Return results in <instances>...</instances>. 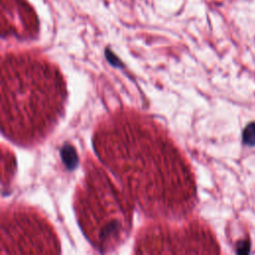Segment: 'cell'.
<instances>
[{"mask_svg": "<svg viewBox=\"0 0 255 255\" xmlns=\"http://www.w3.org/2000/svg\"><path fill=\"white\" fill-rule=\"evenodd\" d=\"M93 145L132 203L147 216L182 218L195 204L186 158L165 129L133 112H117L97 128Z\"/></svg>", "mask_w": 255, "mask_h": 255, "instance_id": "obj_1", "label": "cell"}, {"mask_svg": "<svg viewBox=\"0 0 255 255\" xmlns=\"http://www.w3.org/2000/svg\"><path fill=\"white\" fill-rule=\"evenodd\" d=\"M67 87L61 71L44 57L10 53L1 63V128L20 145H34L62 118Z\"/></svg>", "mask_w": 255, "mask_h": 255, "instance_id": "obj_2", "label": "cell"}, {"mask_svg": "<svg viewBox=\"0 0 255 255\" xmlns=\"http://www.w3.org/2000/svg\"><path fill=\"white\" fill-rule=\"evenodd\" d=\"M132 201L107 171L92 159L85 163V175L74 195V210L80 228L100 252L120 247L128 237Z\"/></svg>", "mask_w": 255, "mask_h": 255, "instance_id": "obj_3", "label": "cell"}, {"mask_svg": "<svg viewBox=\"0 0 255 255\" xmlns=\"http://www.w3.org/2000/svg\"><path fill=\"white\" fill-rule=\"evenodd\" d=\"M1 255L60 253L59 238L49 221L34 208L9 206L1 213Z\"/></svg>", "mask_w": 255, "mask_h": 255, "instance_id": "obj_4", "label": "cell"}, {"mask_svg": "<svg viewBox=\"0 0 255 255\" xmlns=\"http://www.w3.org/2000/svg\"><path fill=\"white\" fill-rule=\"evenodd\" d=\"M217 244L208 228L198 220L169 224L154 222L142 227L134 242L138 254L216 253Z\"/></svg>", "mask_w": 255, "mask_h": 255, "instance_id": "obj_5", "label": "cell"}, {"mask_svg": "<svg viewBox=\"0 0 255 255\" xmlns=\"http://www.w3.org/2000/svg\"><path fill=\"white\" fill-rule=\"evenodd\" d=\"M243 141L247 145H255V123L245 128L243 131Z\"/></svg>", "mask_w": 255, "mask_h": 255, "instance_id": "obj_6", "label": "cell"}, {"mask_svg": "<svg viewBox=\"0 0 255 255\" xmlns=\"http://www.w3.org/2000/svg\"><path fill=\"white\" fill-rule=\"evenodd\" d=\"M248 251H249V242L248 241L241 242L240 244H238V247H237L238 253H248Z\"/></svg>", "mask_w": 255, "mask_h": 255, "instance_id": "obj_7", "label": "cell"}]
</instances>
